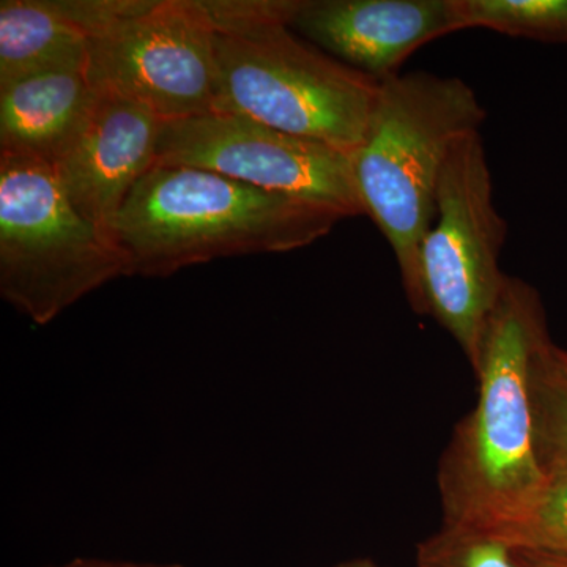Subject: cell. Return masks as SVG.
Masks as SVG:
<instances>
[{"mask_svg": "<svg viewBox=\"0 0 567 567\" xmlns=\"http://www.w3.org/2000/svg\"><path fill=\"white\" fill-rule=\"evenodd\" d=\"M548 339L539 293L507 275L473 368L480 382L475 409L454 429L436 470L443 524L491 532L520 513L543 486L532 374Z\"/></svg>", "mask_w": 567, "mask_h": 567, "instance_id": "1", "label": "cell"}, {"mask_svg": "<svg viewBox=\"0 0 567 567\" xmlns=\"http://www.w3.org/2000/svg\"><path fill=\"white\" fill-rule=\"evenodd\" d=\"M342 219L333 208L212 171L155 166L126 197L114 238L130 276L164 278L224 257L295 251Z\"/></svg>", "mask_w": 567, "mask_h": 567, "instance_id": "2", "label": "cell"}, {"mask_svg": "<svg viewBox=\"0 0 567 567\" xmlns=\"http://www.w3.org/2000/svg\"><path fill=\"white\" fill-rule=\"evenodd\" d=\"M486 110L465 81L427 71L380 82L364 140L352 155L364 215L393 249L402 286L425 316L420 246L435 218V194L451 148L480 132Z\"/></svg>", "mask_w": 567, "mask_h": 567, "instance_id": "3", "label": "cell"}, {"mask_svg": "<svg viewBox=\"0 0 567 567\" xmlns=\"http://www.w3.org/2000/svg\"><path fill=\"white\" fill-rule=\"evenodd\" d=\"M213 112L241 115L352 156L380 82L298 39L287 22L216 31Z\"/></svg>", "mask_w": 567, "mask_h": 567, "instance_id": "4", "label": "cell"}, {"mask_svg": "<svg viewBox=\"0 0 567 567\" xmlns=\"http://www.w3.org/2000/svg\"><path fill=\"white\" fill-rule=\"evenodd\" d=\"M130 276L121 246L81 215L50 164L0 155V295L48 324L85 295Z\"/></svg>", "mask_w": 567, "mask_h": 567, "instance_id": "5", "label": "cell"}, {"mask_svg": "<svg viewBox=\"0 0 567 567\" xmlns=\"http://www.w3.org/2000/svg\"><path fill=\"white\" fill-rule=\"evenodd\" d=\"M507 226L480 132L451 148L435 194V218L420 246L425 316L453 336L475 368L488 317L507 275L499 267Z\"/></svg>", "mask_w": 567, "mask_h": 567, "instance_id": "6", "label": "cell"}, {"mask_svg": "<svg viewBox=\"0 0 567 567\" xmlns=\"http://www.w3.org/2000/svg\"><path fill=\"white\" fill-rule=\"evenodd\" d=\"M216 29L203 0H145L89 41L93 87L144 104L163 122L213 112Z\"/></svg>", "mask_w": 567, "mask_h": 567, "instance_id": "7", "label": "cell"}, {"mask_svg": "<svg viewBox=\"0 0 567 567\" xmlns=\"http://www.w3.org/2000/svg\"><path fill=\"white\" fill-rule=\"evenodd\" d=\"M155 166L212 171L254 188L333 208L344 218L364 215L352 156L241 115L208 112L164 123Z\"/></svg>", "mask_w": 567, "mask_h": 567, "instance_id": "8", "label": "cell"}, {"mask_svg": "<svg viewBox=\"0 0 567 567\" xmlns=\"http://www.w3.org/2000/svg\"><path fill=\"white\" fill-rule=\"evenodd\" d=\"M290 29L377 82L431 41L464 31L457 0H300Z\"/></svg>", "mask_w": 567, "mask_h": 567, "instance_id": "9", "label": "cell"}, {"mask_svg": "<svg viewBox=\"0 0 567 567\" xmlns=\"http://www.w3.org/2000/svg\"><path fill=\"white\" fill-rule=\"evenodd\" d=\"M164 123L144 104L99 91L76 140L51 166L73 207L111 240L126 197L155 167Z\"/></svg>", "mask_w": 567, "mask_h": 567, "instance_id": "10", "label": "cell"}, {"mask_svg": "<svg viewBox=\"0 0 567 567\" xmlns=\"http://www.w3.org/2000/svg\"><path fill=\"white\" fill-rule=\"evenodd\" d=\"M87 62L41 71L0 89V155L50 166L61 158L99 99Z\"/></svg>", "mask_w": 567, "mask_h": 567, "instance_id": "11", "label": "cell"}, {"mask_svg": "<svg viewBox=\"0 0 567 567\" xmlns=\"http://www.w3.org/2000/svg\"><path fill=\"white\" fill-rule=\"evenodd\" d=\"M89 61V39L52 0L0 2V89L41 71Z\"/></svg>", "mask_w": 567, "mask_h": 567, "instance_id": "12", "label": "cell"}, {"mask_svg": "<svg viewBox=\"0 0 567 567\" xmlns=\"http://www.w3.org/2000/svg\"><path fill=\"white\" fill-rule=\"evenodd\" d=\"M544 470L546 480L532 502L505 524L484 533L513 550L567 563V464Z\"/></svg>", "mask_w": 567, "mask_h": 567, "instance_id": "13", "label": "cell"}, {"mask_svg": "<svg viewBox=\"0 0 567 567\" xmlns=\"http://www.w3.org/2000/svg\"><path fill=\"white\" fill-rule=\"evenodd\" d=\"M462 28L567 43V0H457Z\"/></svg>", "mask_w": 567, "mask_h": 567, "instance_id": "14", "label": "cell"}, {"mask_svg": "<svg viewBox=\"0 0 567 567\" xmlns=\"http://www.w3.org/2000/svg\"><path fill=\"white\" fill-rule=\"evenodd\" d=\"M415 563L416 567H524L503 540L451 524L417 544Z\"/></svg>", "mask_w": 567, "mask_h": 567, "instance_id": "15", "label": "cell"}, {"mask_svg": "<svg viewBox=\"0 0 567 567\" xmlns=\"http://www.w3.org/2000/svg\"><path fill=\"white\" fill-rule=\"evenodd\" d=\"M544 346L536 354L532 374L537 457L543 466L567 464V382L543 363Z\"/></svg>", "mask_w": 567, "mask_h": 567, "instance_id": "16", "label": "cell"}, {"mask_svg": "<svg viewBox=\"0 0 567 567\" xmlns=\"http://www.w3.org/2000/svg\"><path fill=\"white\" fill-rule=\"evenodd\" d=\"M44 567H188L181 563H140V561H121V559L104 558H73L70 561L61 563V565H52Z\"/></svg>", "mask_w": 567, "mask_h": 567, "instance_id": "17", "label": "cell"}, {"mask_svg": "<svg viewBox=\"0 0 567 567\" xmlns=\"http://www.w3.org/2000/svg\"><path fill=\"white\" fill-rule=\"evenodd\" d=\"M543 363L546 364L548 371L554 372L559 379L567 382V350L555 346L554 342H547L543 349Z\"/></svg>", "mask_w": 567, "mask_h": 567, "instance_id": "18", "label": "cell"}, {"mask_svg": "<svg viewBox=\"0 0 567 567\" xmlns=\"http://www.w3.org/2000/svg\"><path fill=\"white\" fill-rule=\"evenodd\" d=\"M516 557L518 561L524 565V567H567V563L558 561V559L537 557V555L524 554V551H516Z\"/></svg>", "mask_w": 567, "mask_h": 567, "instance_id": "19", "label": "cell"}, {"mask_svg": "<svg viewBox=\"0 0 567 567\" xmlns=\"http://www.w3.org/2000/svg\"><path fill=\"white\" fill-rule=\"evenodd\" d=\"M330 567H388L385 565H380L379 561L372 558H352L346 559V561L336 563V565Z\"/></svg>", "mask_w": 567, "mask_h": 567, "instance_id": "20", "label": "cell"}]
</instances>
